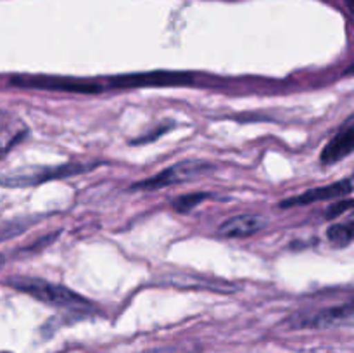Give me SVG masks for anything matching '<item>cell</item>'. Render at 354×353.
I'll return each instance as SVG.
<instances>
[{
	"instance_id": "cell-1",
	"label": "cell",
	"mask_w": 354,
	"mask_h": 353,
	"mask_svg": "<svg viewBox=\"0 0 354 353\" xmlns=\"http://www.w3.org/2000/svg\"><path fill=\"white\" fill-rule=\"evenodd\" d=\"M9 284L14 289L30 294L45 305L68 308V310H90L88 300L68 287L57 286L48 280L37 279V277H12L9 279Z\"/></svg>"
},
{
	"instance_id": "cell-2",
	"label": "cell",
	"mask_w": 354,
	"mask_h": 353,
	"mask_svg": "<svg viewBox=\"0 0 354 353\" xmlns=\"http://www.w3.org/2000/svg\"><path fill=\"white\" fill-rule=\"evenodd\" d=\"M93 168V165H66V166H24V168L10 170L0 175V185L6 187H30L45 180L69 176L75 173L86 172Z\"/></svg>"
},
{
	"instance_id": "cell-3",
	"label": "cell",
	"mask_w": 354,
	"mask_h": 353,
	"mask_svg": "<svg viewBox=\"0 0 354 353\" xmlns=\"http://www.w3.org/2000/svg\"><path fill=\"white\" fill-rule=\"evenodd\" d=\"M12 85L24 87V89L55 90V92H73V93H99L104 87L88 80L61 78V76H14Z\"/></svg>"
},
{
	"instance_id": "cell-4",
	"label": "cell",
	"mask_w": 354,
	"mask_h": 353,
	"mask_svg": "<svg viewBox=\"0 0 354 353\" xmlns=\"http://www.w3.org/2000/svg\"><path fill=\"white\" fill-rule=\"evenodd\" d=\"M213 166L206 161H182L176 165L169 166L165 172L158 173V175L151 176L149 180L135 183L131 189H144V190H158L162 187L173 185V183L187 182V180H194L197 176L204 175L206 172H211Z\"/></svg>"
},
{
	"instance_id": "cell-5",
	"label": "cell",
	"mask_w": 354,
	"mask_h": 353,
	"mask_svg": "<svg viewBox=\"0 0 354 353\" xmlns=\"http://www.w3.org/2000/svg\"><path fill=\"white\" fill-rule=\"evenodd\" d=\"M353 318V303L335 305V307L324 308L315 314H297L292 317V325L299 329H330L337 325L349 324Z\"/></svg>"
},
{
	"instance_id": "cell-6",
	"label": "cell",
	"mask_w": 354,
	"mask_h": 353,
	"mask_svg": "<svg viewBox=\"0 0 354 353\" xmlns=\"http://www.w3.org/2000/svg\"><path fill=\"white\" fill-rule=\"evenodd\" d=\"M192 83V75L171 71L137 73V75L116 76L111 80L113 87H166V85H187Z\"/></svg>"
},
{
	"instance_id": "cell-7",
	"label": "cell",
	"mask_w": 354,
	"mask_h": 353,
	"mask_svg": "<svg viewBox=\"0 0 354 353\" xmlns=\"http://www.w3.org/2000/svg\"><path fill=\"white\" fill-rule=\"evenodd\" d=\"M353 190V180L346 179L342 182L332 183V185L317 187V189H310L306 192L299 194V196L289 197L280 203V208H292V206H306V204L317 203V201H327L334 199V197L344 196V194H351Z\"/></svg>"
},
{
	"instance_id": "cell-8",
	"label": "cell",
	"mask_w": 354,
	"mask_h": 353,
	"mask_svg": "<svg viewBox=\"0 0 354 353\" xmlns=\"http://www.w3.org/2000/svg\"><path fill=\"white\" fill-rule=\"evenodd\" d=\"M354 147V123L353 118H348L344 127L337 132L334 138L324 147L320 156V161L324 165H334L341 159L348 158Z\"/></svg>"
},
{
	"instance_id": "cell-9",
	"label": "cell",
	"mask_w": 354,
	"mask_h": 353,
	"mask_svg": "<svg viewBox=\"0 0 354 353\" xmlns=\"http://www.w3.org/2000/svg\"><path fill=\"white\" fill-rule=\"evenodd\" d=\"M266 227V220L259 215H239L225 220L218 228L223 237H248Z\"/></svg>"
},
{
	"instance_id": "cell-10",
	"label": "cell",
	"mask_w": 354,
	"mask_h": 353,
	"mask_svg": "<svg viewBox=\"0 0 354 353\" xmlns=\"http://www.w3.org/2000/svg\"><path fill=\"white\" fill-rule=\"evenodd\" d=\"M26 134V128L23 125H9L0 130V159L21 141Z\"/></svg>"
},
{
	"instance_id": "cell-11",
	"label": "cell",
	"mask_w": 354,
	"mask_h": 353,
	"mask_svg": "<svg viewBox=\"0 0 354 353\" xmlns=\"http://www.w3.org/2000/svg\"><path fill=\"white\" fill-rule=\"evenodd\" d=\"M353 235H354L353 221H348V224L332 225L327 232L328 241H330L334 246H337V248H346L348 244H351Z\"/></svg>"
},
{
	"instance_id": "cell-12",
	"label": "cell",
	"mask_w": 354,
	"mask_h": 353,
	"mask_svg": "<svg viewBox=\"0 0 354 353\" xmlns=\"http://www.w3.org/2000/svg\"><path fill=\"white\" fill-rule=\"evenodd\" d=\"M207 197H209V194H206V192L189 194V196H182V197H178L176 201H173V208H175L176 211L187 213V211H190L192 208H196L201 201L207 199Z\"/></svg>"
},
{
	"instance_id": "cell-13",
	"label": "cell",
	"mask_w": 354,
	"mask_h": 353,
	"mask_svg": "<svg viewBox=\"0 0 354 353\" xmlns=\"http://www.w3.org/2000/svg\"><path fill=\"white\" fill-rule=\"evenodd\" d=\"M351 206H353V201L351 199H346V201H342V203L332 204L330 210L327 211V217L328 218L339 217V215H342V213H344V211L351 210Z\"/></svg>"
},
{
	"instance_id": "cell-14",
	"label": "cell",
	"mask_w": 354,
	"mask_h": 353,
	"mask_svg": "<svg viewBox=\"0 0 354 353\" xmlns=\"http://www.w3.org/2000/svg\"><path fill=\"white\" fill-rule=\"evenodd\" d=\"M2 265H3V256L0 255V266H2Z\"/></svg>"
}]
</instances>
